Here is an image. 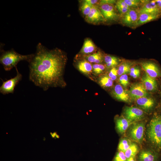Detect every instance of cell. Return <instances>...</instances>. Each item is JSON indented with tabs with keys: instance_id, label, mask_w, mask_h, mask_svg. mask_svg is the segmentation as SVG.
<instances>
[{
	"instance_id": "obj_33",
	"label": "cell",
	"mask_w": 161,
	"mask_h": 161,
	"mask_svg": "<svg viewBox=\"0 0 161 161\" xmlns=\"http://www.w3.org/2000/svg\"><path fill=\"white\" fill-rule=\"evenodd\" d=\"M140 69L137 67L131 68L129 72L130 75L133 78H136L140 76Z\"/></svg>"
},
{
	"instance_id": "obj_7",
	"label": "cell",
	"mask_w": 161,
	"mask_h": 161,
	"mask_svg": "<svg viewBox=\"0 0 161 161\" xmlns=\"http://www.w3.org/2000/svg\"><path fill=\"white\" fill-rule=\"evenodd\" d=\"M126 118L132 122L140 120L144 116V113L141 109L134 107H126L124 110Z\"/></svg>"
},
{
	"instance_id": "obj_9",
	"label": "cell",
	"mask_w": 161,
	"mask_h": 161,
	"mask_svg": "<svg viewBox=\"0 0 161 161\" xmlns=\"http://www.w3.org/2000/svg\"><path fill=\"white\" fill-rule=\"evenodd\" d=\"M129 92L131 97L135 100L146 97L147 95L146 90L141 83H137L132 84Z\"/></svg>"
},
{
	"instance_id": "obj_22",
	"label": "cell",
	"mask_w": 161,
	"mask_h": 161,
	"mask_svg": "<svg viewBox=\"0 0 161 161\" xmlns=\"http://www.w3.org/2000/svg\"><path fill=\"white\" fill-rule=\"evenodd\" d=\"M106 66L109 68H114L119 64V59L116 57L106 55L104 58Z\"/></svg>"
},
{
	"instance_id": "obj_3",
	"label": "cell",
	"mask_w": 161,
	"mask_h": 161,
	"mask_svg": "<svg viewBox=\"0 0 161 161\" xmlns=\"http://www.w3.org/2000/svg\"><path fill=\"white\" fill-rule=\"evenodd\" d=\"M147 134L152 144L157 148L161 150V115H155L151 120Z\"/></svg>"
},
{
	"instance_id": "obj_12",
	"label": "cell",
	"mask_w": 161,
	"mask_h": 161,
	"mask_svg": "<svg viewBox=\"0 0 161 161\" xmlns=\"http://www.w3.org/2000/svg\"><path fill=\"white\" fill-rule=\"evenodd\" d=\"M143 4L139 11V13H146L160 15L161 11L158 8L155 0L148 1H145Z\"/></svg>"
},
{
	"instance_id": "obj_10",
	"label": "cell",
	"mask_w": 161,
	"mask_h": 161,
	"mask_svg": "<svg viewBox=\"0 0 161 161\" xmlns=\"http://www.w3.org/2000/svg\"><path fill=\"white\" fill-rule=\"evenodd\" d=\"M86 21L90 23L97 24L105 20L99 7L93 6L89 14L85 17Z\"/></svg>"
},
{
	"instance_id": "obj_31",
	"label": "cell",
	"mask_w": 161,
	"mask_h": 161,
	"mask_svg": "<svg viewBox=\"0 0 161 161\" xmlns=\"http://www.w3.org/2000/svg\"><path fill=\"white\" fill-rule=\"evenodd\" d=\"M127 159L125 155V153L119 151L117 153L113 161H127Z\"/></svg>"
},
{
	"instance_id": "obj_13",
	"label": "cell",
	"mask_w": 161,
	"mask_h": 161,
	"mask_svg": "<svg viewBox=\"0 0 161 161\" xmlns=\"http://www.w3.org/2000/svg\"><path fill=\"white\" fill-rule=\"evenodd\" d=\"M112 93L114 96L119 100L125 102H129L130 101L131 97L129 92L120 84H117L115 86Z\"/></svg>"
},
{
	"instance_id": "obj_23",
	"label": "cell",
	"mask_w": 161,
	"mask_h": 161,
	"mask_svg": "<svg viewBox=\"0 0 161 161\" xmlns=\"http://www.w3.org/2000/svg\"><path fill=\"white\" fill-rule=\"evenodd\" d=\"M116 7L119 13L123 16L131 8L126 4L124 0H119L117 1Z\"/></svg>"
},
{
	"instance_id": "obj_16",
	"label": "cell",
	"mask_w": 161,
	"mask_h": 161,
	"mask_svg": "<svg viewBox=\"0 0 161 161\" xmlns=\"http://www.w3.org/2000/svg\"><path fill=\"white\" fill-rule=\"evenodd\" d=\"M96 49V47L92 41L90 39L87 38L85 40L80 51L82 54L87 55L94 52Z\"/></svg>"
},
{
	"instance_id": "obj_21",
	"label": "cell",
	"mask_w": 161,
	"mask_h": 161,
	"mask_svg": "<svg viewBox=\"0 0 161 161\" xmlns=\"http://www.w3.org/2000/svg\"><path fill=\"white\" fill-rule=\"evenodd\" d=\"M86 60L91 63L99 64L103 61V57L102 53L99 51L86 56Z\"/></svg>"
},
{
	"instance_id": "obj_27",
	"label": "cell",
	"mask_w": 161,
	"mask_h": 161,
	"mask_svg": "<svg viewBox=\"0 0 161 161\" xmlns=\"http://www.w3.org/2000/svg\"><path fill=\"white\" fill-rule=\"evenodd\" d=\"M131 143V141L129 139L123 138L120 142L118 149L119 151L125 152L129 148Z\"/></svg>"
},
{
	"instance_id": "obj_6",
	"label": "cell",
	"mask_w": 161,
	"mask_h": 161,
	"mask_svg": "<svg viewBox=\"0 0 161 161\" xmlns=\"http://www.w3.org/2000/svg\"><path fill=\"white\" fill-rule=\"evenodd\" d=\"M139 15V11L134 8H131L123 16L122 22L124 24L129 27L136 26Z\"/></svg>"
},
{
	"instance_id": "obj_1",
	"label": "cell",
	"mask_w": 161,
	"mask_h": 161,
	"mask_svg": "<svg viewBox=\"0 0 161 161\" xmlns=\"http://www.w3.org/2000/svg\"><path fill=\"white\" fill-rule=\"evenodd\" d=\"M67 58L61 49H49L40 43L29 63V79L36 86L47 90L49 88L63 87V78Z\"/></svg>"
},
{
	"instance_id": "obj_11",
	"label": "cell",
	"mask_w": 161,
	"mask_h": 161,
	"mask_svg": "<svg viewBox=\"0 0 161 161\" xmlns=\"http://www.w3.org/2000/svg\"><path fill=\"white\" fill-rule=\"evenodd\" d=\"M141 66L146 73L151 78H155L161 76V72L155 64L144 62L141 63Z\"/></svg>"
},
{
	"instance_id": "obj_28",
	"label": "cell",
	"mask_w": 161,
	"mask_h": 161,
	"mask_svg": "<svg viewBox=\"0 0 161 161\" xmlns=\"http://www.w3.org/2000/svg\"><path fill=\"white\" fill-rule=\"evenodd\" d=\"M93 6L88 3L86 0L83 1L80 6V10L82 14L86 17L90 12Z\"/></svg>"
},
{
	"instance_id": "obj_32",
	"label": "cell",
	"mask_w": 161,
	"mask_h": 161,
	"mask_svg": "<svg viewBox=\"0 0 161 161\" xmlns=\"http://www.w3.org/2000/svg\"><path fill=\"white\" fill-rule=\"evenodd\" d=\"M119 81L123 87L126 88L129 84L127 75L125 74L121 75L119 78Z\"/></svg>"
},
{
	"instance_id": "obj_2",
	"label": "cell",
	"mask_w": 161,
	"mask_h": 161,
	"mask_svg": "<svg viewBox=\"0 0 161 161\" xmlns=\"http://www.w3.org/2000/svg\"><path fill=\"white\" fill-rule=\"evenodd\" d=\"M33 55V54L21 55L13 49L7 51L1 49L0 63L5 71H9L16 67L17 64L21 61H25L29 62Z\"/></svg>"
},
{
	"instance_id": "obj_20",
	"label": "cell",
	"mask_w": 161,
	"mask_h": 161,
	"mask_svg": "<svg viewBox=\"0 0 161 161\" xmlns=\"http://www.w3.org/2000/svg\"><path fill=\"white\" fill-rule=\"evenodd\" d=\"M78 70L85 74H89L92 71V66L91 63L86 60L79 62L77 65Z\"/></svg>"
},
{
	"instance_id": "obj_18",
	"label": "cell",
	"mask_w": 161,
	"mask_h": 161,
	"mask_svg": "<svg viewBox=\"0 0 161 161\" xmlns=\"http://www.w3.org/2000/svg\"><path fill=\"white\" fill-rule=\"evenodd\" d=\"M157 154L150 151H143L140 152L138 156L139 161H157Z\"/></svg>"
},
{
	"instance_id": "obj_4",
	"label": "cell",
	"mask_w": 161,
	"mask_h": 161,
	"mask_svg": "<svg viewBox=\"0 0 161 161\" xmlns=\"http://www.w3.org/2000/svg\"><path fill=\"white\" fill-rule=\"evenodd\" d=\"M17 74L14 78L4 81L0 87V92L3 95L14 93V89L22 78V76L18 71L17 67H15Z\"/></svg>"
},
{
	"instance_id": "obj_25",
	"label": "cell",
	"mask_w": 161,
	"mask_h": 161,
	"mask_svg": "<svg viewBox=\"0 0 161 161\" xmlns=\"http://www.w3.org/2000/svg\"><path fill=\"white\" fill-rule=\"evenodd\" d=\"M131 64L127 62H124L121 64L117 69V73L118 75L126 74L130 72L131 68Z\"/></svg>"
},
{
	"instance_id": "obj_36",
	"label": "cell",
	"mask_w": 161,
	"mask_h": 161,
	"mask_svg": "<svg viewBox=\"0 0 161 161\" xmlns=\"http://www.w3.org/2000/svg\"><path fill=\"white\" fill-rule=\"evenodd\" d=\"M155 1L158 8L161 11V0H156Z\"/></svg>"
},
{
	"instance_id": "obj_37",
	"label": "cell",
	"mask_w": 161,
	"mask_h": 161,
	"mask_svg": "<svg viewBox=\"0 0 161 161\" xmlns=\"http://www.w3.org/2000/svg\"><path fill=\"white\" fill-rule=\"evenodd\" d=\"M127 161H136L134 157H131L127 159Z\"/></svg>"
},
{
	"instance_id": "obj_26",
	"label": "cell",
	"mask_w": 161,
	"mask_h": 161,
	"mask_svg": "<svg viewBox=\"0 0 161 161\" xmlns=\"http://www.w3.org/2000/svg\"><path fill=\"white\" fill-rule=\"evenodd\" d=\"M99 83L103 87L108 88L111 87L113 84V80L107 75L101 77L99 79Z\"/></svg>"
},
{
	"instance_id": "obj_24",
	"label": "cell",
	"mask_w": 161,
	"mask_h": 161,
	"mask_svg": "<svg viewBox=\"0 0 161 161\" xmlns=\"http://www.w3.org/2000/svg\"><path fill=\"white\" fill-rule=\"evenodd\" d=\"M138 151L137 145L132 143L129 148L124 152L127 159L131 157H135Z\"/></svg>"
},
{
	"instance_id": "obj_29",
	"label": "cell",
	"mask_w": 161,
	"mask_h": 161,
	"mask_svg": "<svg viewBox=\"0 0 161 161\" xmlns=\"http://www.w3.org/2000/svg\"><path fill=\"white\" fill-rule=\"evenodd\" d=\"M105 69V66L102 64H95L92 66V71L96 74L102 73Z\"/></svg>"
},
{
	"instance_id": "obj_17",
	"label": "cell",
	"mask_w": 161,
	"mask_h": 161,
	"mask_svg": "<svg viewBox=\"0 0 161 161\" xmlns=\"http://www.w3.org/2000/svg\"><path fill=\"white\" fill-rule=\"evenodd\" d=\"M160 15L146 13H139L136 26L141 25L155 20L158 18Z\"/></svg>"
},
{
	"instance_id": "obj_19",
	"label": "cell",
	"mask_w": 161,
	"mask_h": 161,
	"mask_svg": "<svg viewBox=\"0 0 161 161\" xmlns=\"http://www.w3.org/2000/svg\"><path fill=\"white\" fill-rule=\"evenodd\" d=\"M131 123L126 118H119L116 120V128L118 131L122 134L126 131Z\"/></svg>"
},
{
	"instance_id": "obj_8",
	"label": "cell",
	"mask_w": 161,
	"mask_h": 161,
	"mask_svg": "<svg viewBox=\"0 0 161 161\" xmlns=\"http://www.w3.org/2000/svg\"><path fill=\"white\" fill-rule=\"evenodd\" d=\"M144 125L143 123L134 124L129 131L130 137L133 140L139 143L142 140L144 134Z\"/></svg>"
},
{
	"instance_id": "obj_34",
	"label": "cell",
	"mask_w": 161,
	"mask_h": 161,
	"mask_svg": "<svg viewBox=\"0 0 161 161\" xmlns=\"http://www.w3.org/2000/svg\"><path fill=\"white\" fill-rule=\"evenodd\" d=\"M117 71V69L114 67L111 69L109 72V76L113 80H115L117 78L118 75Z\"/></svg>"
},
{
	"instance_id": "obj_35",
	"label": "cell",
	"mask_w": 161,
	"mask_h": 161,
	"mask_svg": "<svg viewBox=\"0 0 161 161\" xmlns=\"http://www.w3.org/2000/svg\"><path fill=\"white\" fill-rule=\"evenodd\" d=\"M88 3L93 6H97L96 4H100V1L97 0H86Z\"/></svg>"
},
{
	"instance_id": "obj_5",
	"label": "cell",
	"mask_w": 161,
	"mask_h": 161,
	"mask_svg": "<svg viewBox=\"0 0 161 161\" xmlns=\"http://www.w3.org/2000/svg\"><path fill=\"white\" fill-rule=\"evenodd\" d=\"M99 8L105 20H114L118 18L117 9L113 4L100 2Z\"/></svg>"
},
{
	"instance_id": "obj_30",
	"label": "cell",
	"mask_w": 161,
	"mask_h": 161,
	"mask_svg": "<svg viewBox=\"0 0 161 161\" xmlns=\"http://www.w3.org/2000/svg\"><path fill=\"white\" fill-rule=\"evenodd\" d=\"M124 1L129 7L134 8L138 6L142 2L138 0H124Z\"/></svg>"
},
{
	"instance_id": "obj_15",
	"label": "cell",
	"mask_w": 161,
	"mask_h": 161,
	"mask_svg": "<svg viewBox=\"0 0 161 161\" xmlns=\"http://www.w3.org/2000/svg\"><path fill=\"white\" fill-rule=\"evenodd\" d=\"M137 104L142 109L148 110L152 109L154 106L155 102L151 98L144 97L136 99Z\"/></svg>"
},
{
	"instance_id": "obj_14",
	"label": "cell",
	"mask_w": 161,
	"mask_h": 161,
	"mask_svg": "<svg viewBox=\"0 0 161 161\" xmlns=\"http://www.w3.org/2000/svg\"><path fill=\"white\" fill-rule=\"evenodd\" d=\"M142 83L146 89L150 91L156 90L157 88V83L154 78H151L145 73L141 78Z\"/></svg>"
}]
</instances>
